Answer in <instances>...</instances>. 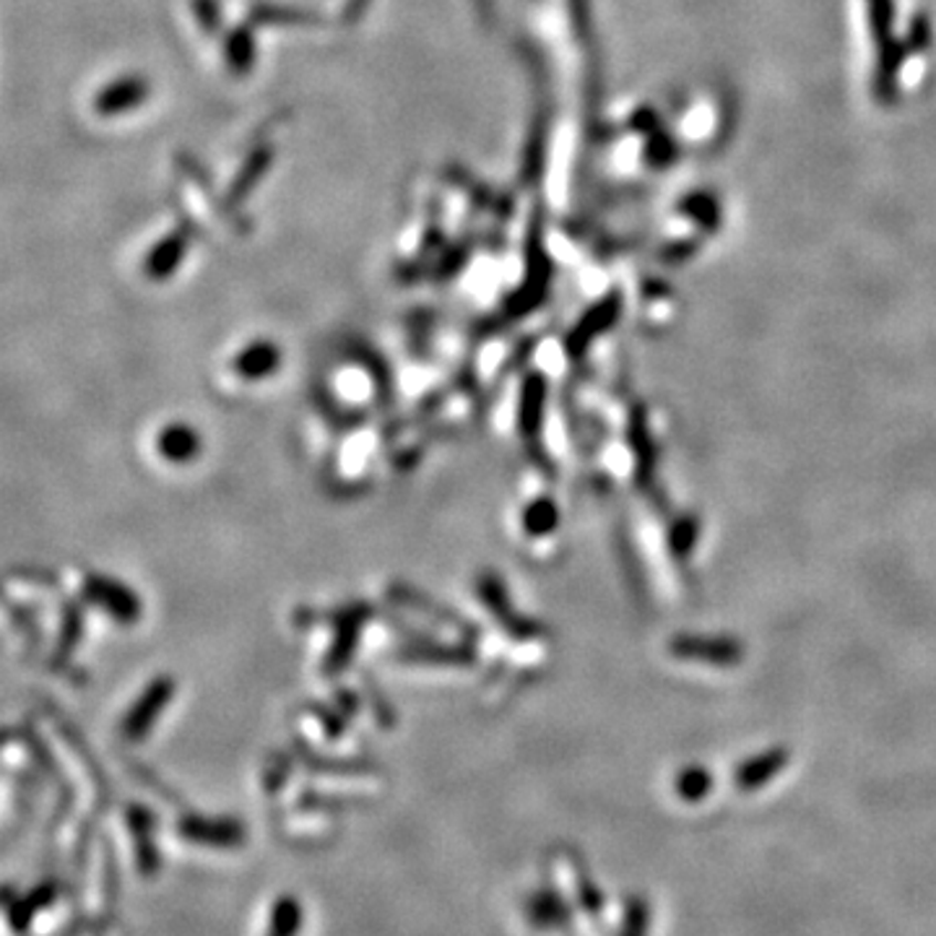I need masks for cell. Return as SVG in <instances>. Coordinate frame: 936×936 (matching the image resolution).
I'll use <instances>...</instances> for the list:
<instances>
[{"label":"cell","instance_id":"obj_4","mask_svg":"<svg viewBox=\"0 0 936 936\" xmlns=\"http://www.w3.org/2000/svg\"><path fill=\"white\" fill-rule=\"evenodd\" d=\"M788 763V751L783 747H772L765 749L760 755L749 757V760H744L739 765V770H736V786L744 788V791H755V788H760L778 776L780 770L786 768Z\"/></svg>","mask_w":936,"mask_h":936},{"label":"cell","instance_id":"obj_1","mask_svg":"<svg viewBox=\"0 0 936 936\" xmlns=\"http://www.w3.org/2000/svg\"><path fill=\"white\" fill-rule=\"evenodd\" d=\"M669 653L680 661L713 663V666H736L744 659V645L726 635H676L669 643Z\"/></svg>","mask_w":936,"mask_h":936},{"label":"cell","instance_id":"obj_14","mask_svg":"<svg viewBox=\"0 0 936 936\" xmlns=\"http://www.w3.org/2000/svg\"><path fill=\"white\" fill-rule=\"evenodd\" d=\"M711 786H713L711 772H707L705 768H700V765L684 768L680 772V778H676V793H680L682 799H687V801L705 799V796L711 793Z\"/></svg>","mask_w":936,"mask_h":936},{"label":"cell","instance_id":"obj_5","mask_svg":"<svg viewBox=\"0 0 936 936\" xmlns=\"http://www.w3.org/2000/svg\"><path fill=\"white\" fill-rule=\"evenodd\" d=\"M302 903L297 897L284 895L278 897L271 908V921H269V934L265 936H299L302 932Z\"/></svg>","mask_w":936,"mask_h":936},{"label":"cell","instance_id":"obj_2","mask_svg":"<svg viewBox=\"0 0 936 936\" xmlns=\"http://www.w3.org/2000/svg\"><path fill=\"white\" fill-rule=\"evenodd\" d=\"M180 838L209 849H234L245 840V830L234 820H206V817H186L180 822Z\"/></svg>","mask_w":936,"mask_h":936},{"label":"cell","instance_id":"obj_3","mask_svg":"<svg viewBox=\"0 0 936 936\" xmlns=\"http://www.w3.org/2000/svg\"><path fill=\"white\" fill-rule=\"evenodd\" d=\"M146 97H149V84L138 76H128L102 88L94 105H97L99 115H120L141 105Z\"/></svg>","mask_w":936,"mask_h":936},{"label":"cell","instance_id":"obj_18","mask_svg":"<svg viewBox=\"0 0 936 936\" xmlns=\"http://www.w3.org/2000/svg\"><path fill=\"white\" fill-rule=\"evenodd\" d=\"M227 55H230L232 65H238V69H248L253 63V42L248 40L245 32L234 34V42H230V48H227Z\"/></svg>","mask_w":936,"mask_h":936},{"label":"cell","instance_id":"obj_11","mask_svg":"<svg viewBox=\"0 0 936 936\" xmlns=\"http://www.w3.org/2000/svg\"><path fill=\"white\" fill-rule=\"evenodd\" d=\"M55 901V887L53 884H44V887H36L34 893H29L24 901H19L11 905L9 908V916H11V926L17 928V932H21V928H27L29 926V921H32V916L40 908H48L50 903Z\"/></svg>","mask_w":936,"mask_h":936},{"label":"cell","instance_id":"obj_16","mask_svg":"<svg viewBox=\"0 0 936 936\" xmlns=\"http://www.w3.org/2000/svg\"><path fill=\"white\" fill-rule=\"evenodd\" d=\"M94 591H97L99 599L105 601L107 607L115 611V614H120V617L136 614V599H133L128 591H123V588L109 586V580H97Z\"/></svg>","mask_w":936,"mask_h":936},{"label":"cell","instance_id":"obj_8","mask_svg":"<svg viewBox=\"0 0 936 936\" xmlns=\"http://www.w3.org/2000/svg\"><path fill=\"white\" fill-rule=\"evenodd\" d=\"M617 315V305L614 302H601L599 307L591 309V315H586V320H580V326L572 330L570 336V351L578 354L580 349H586L588 341L609 326L611 320H614Z\"/></svg>","mask_w":936,"mask_h":936},{"label":"cell","instance_id":"obj_19","mask_svg":"<svg viewBox=\"0 0 936 936\" xmlns=\"http://www.w3.org/2000/svg\"><path fill=\"white\" fill-rule=\"evenodd\" d=\"M198 9L201 11V24L209 29H217L219 24V9H217V0H198Z\"/></svg>","mask_w":936,"mask_h":936},{"label":"cell","instance_id":"obj_17","mask_svg":"<svg viewBox=\"0 0 936 936\" xmlns=\"http://www.w3.org/2000/svg\"><path fill=\"white\" fill-rule=\"evenodd\" d=\"M526 407H523V427H526L528 432H534L536 427H539L541 419V409H544V380L539 378H530L526 382Z\"/></svg>","mask_w":936,"mask_h":936},{"label":"cell","instance_id":"obj_10","mask_svg":"<svg viewBox=\"0 0 936 936\" xmlns=\"http://www.w3.org/2000/svg\"><path fill=\"white\" fill-rule=\"evenodd\" d=\"M700 539V520L697 515H680L672 526H669V549L676 559L690 557L697 547Z\"/></svg>","mask_w":936,"mask_h":936},{"label":"cell","instance_id":"obj_6","mask_svg":"<svg viewBox=\"0 0 936 936\" xmlns=\"http://www.w3.org/2000/svg\"><path fill=\"white\" fill-rule=\"evenodd\" d=\"M278 359H282V357H278L276 346L261 341V344L248 346V349L240 354L238 370L245 375V378L257 380V378H265L269 372H274Z\"/></svg>","mask_w":936,"mask_h":936},{"label":"cell","instance_id":"obj_15","mask_svg":"<svg viewBox=\"0 0 936 936\" xmlns=\"http://www.w3.org/2000/svg\"><path fill=\"white\" fill-rule=\"evenodd\" d=\"M557 518H559L557 505L551 503L549 497H541V499H536V503L526 511V520H523V526H526L528 534L544 536V534H549V530L557 528Z\"/></svg>","mask_w":936,"mask_h":936},{"label":"cell","instance_id":"obj_9","mask_svg":"<svg viewBox=\"0 0 936 936\" xmlns=\"http://www.w3.org/2000/svg\"><path fill=\"white\" fill-rule=\"evenodd\" d=\"M159 451L169 461H190L198 453V434L190 427H169V430L161 432Z\"/></svg>","mask_w":936,"mask_h":936},{"label":"cell","instance_id":"obj_12","mask_svg":"<svg viewBox=\"0 0 936 936\" xmlns=\"http://www.w3.org/2000/svg\"><path fill=\"white\" fill-rule=\"evenodd\" d=\"M630 434H632V448H635V455H638V474L640 478L645 476V482H651L655 453H653L651 432H648V422L643 419V414H635V419H632Z\"/></svg>","mask_w":936,"mask_h":936},{"label":"cell","instance_id":"obj_13","mask_svg":"<svg viewBox=\"0 0 936 936\" xmlns=\"http://www.w3.org/2000/svg\"><path fill=\"white\" fill-rule=\"evenodd\" d=\"M182 253H186V242H182V238L161 240L157 250H154L151 257H149V274L157 276V278L169 276V274H172L175 265L180 263Z\"/></svg>","mask_w":936,"mask_h":936},{"label":"cell","instance_id":"obj_7","mask_svg":"<svg viewBox=\"0 0 936 936\" xmlns=\"http://www.w3.org/2000/svg\"><path fill=\"white\" fill-rule=\"evenodd\" d=\"M169 692H172V684L159 682L149 690V695H144V700L136 705V711H133L130 718H128V734L130 736H141V734L149 732L151 721L157 718L159 705L165 703V697H169Z\"/></svg>","mask_w":936,"mask_h":936}]
</instances>
